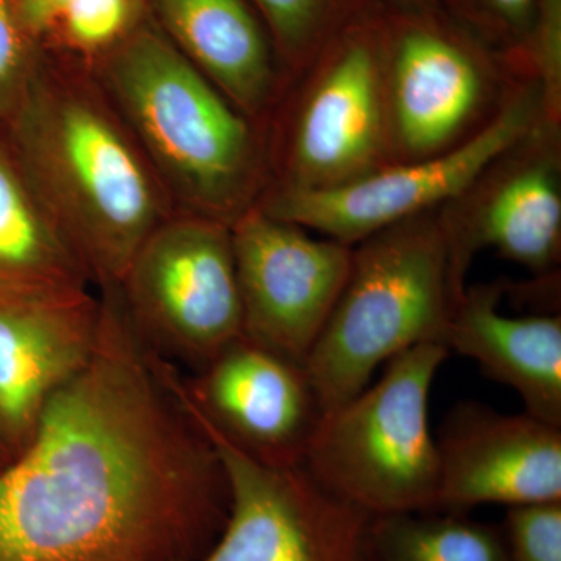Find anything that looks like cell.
Masks as SVG:
<instances>
[{
	"instance_id": "cell-1",
	"label": "cell",
	"mask_w": 561,
	"mask_h": 561,
	"mask_svg": "<svg viewBox=\"0 0 561 561\" xmlns=\"http://www.w3.org/2000/svg\"><path fill=\"white\" fill-rule=\"evenodd\" d=\"M228 513L224 465L171 367L102 289L91 360L0 470V561H197Z\"/></svg>"
},
{
	"instance_id": "cell-2",
	"label": "cell",
	"mask_w": 561,
	"mask_h": 561,
	"mask_svg": "<svg viewBox=\"0 0 561 561\" xmlns=\"http://www.w3.org/2000/svg\"><path fill=\"white\" fill-rule=\"evenodd\" d=\"M0 135L101 289L119 286L176 213L119 111L77 62L44 49Z\"/></svg>"
},
{
	"instance_id": "cell-3",
	"label": "cell",
	"mask_w": 561,
	"mask_h": 561,
	"mask_svg": "<svg viewBox=\"0 0 561 561\" xmlns=\"http://www.w3.org/2000/svg\"><path fill=\"white\" fill-rule=\"evenodd\" d=\"M176 213L234 224L268 186L265 131L147 18L90 69Z\"/></svg>"
},
{
	"instance_id": "cell-4",
	"label": "cell",
	"mask_w": 561,
	"mask_h": 561,
	"mask_svg": "<svg viewBox=\"0 0 561 561\" xmlns=\"http://www.w3.org/2000/svg\"><path fill=\"white\" fill-rule=\"evenodd\" d=\"M459 298L438 209L353 245L341 295L302 362L321 411L353 400L404 351L442 343Z\"/></svg>"
},
{
	"instance_id": "cell-5",
	"label": "cell",
	"mask_w": 561,
	"mask_h": 561,
	"mask_svg": "<svg viewBox=\"0 0 561 561\" xmlns=\"http://www.w3.org/2000/svg\"><path fill=\"white\" fill-rule=\"evenodd\" d=\"M265 142L267 190H334L390 164L379 0H360L290 81Z\"/></svg>"
},
{
	"instance_id": "cell-6",
	"label": "cell",
	"mask_w": 561,
	"mask_h": 561,
	"mask_svg": "<svg viewBox=\"0 0 561 561\" xmlns=\"http://www.w3.org/2000/svg\"><path fill=\"white\" fill-rule=\"evenodd\" d=\"M448 354L442 343L413 346L387 362L375 386L323 413L302 461L306 471L370 516L437 511L430 397Z\"/></svg>"
},
{
	"instance_id": "cell-7",
	"label": "cell",
	"mask_w": 561,
	"mask_h": 561,
	"mask_svg": "<svg viewBox=\"0 0 561 561\" xmlns=\"http://www.w3.org/2000/svg\"><path fill=\"white\" fill-rule=\"evenodd\" d=\"M382 57L390 164L463 146L526 81L445 9L382 3Z\"/></svg>"
},
{
	"instance_id": "cell-8",
	"label": "cell",
	"mask_w": 561,
	"mask_h": 561,
	"mask_svg": "<svg viewBox=\"0 0 561 561\" xmlns=\"http://www.w3.org/2000/svg\"><path fill=\"white\" fill-rule=\"evenodd\" d=\"M144 345L195 371L243 334L231 227L173 213L144 241L119 286Z\"/></svg>"
},
{
	"instance_id": "cell-9",
	"label": "cell",
	"mask_w": 561,
	"mask_h": 561,
	"mask_svg": "<svg viewBox=\"0 0 561 561\" xmlns=\"http://www.w3.org/2000/svg\"><path fill=\"white\" fill-rule=\"evenodd\" d=\"M541 121L548 119L540 87L522 81L489 127L457 149L390 164L334 190H267L256 206L353 247L391 225L456 201L494 158Z\"/></svg>"
},
{
	"instance_id": "cell-10",
	"label": "cell",
	"mask_w": 561,
	"mask_h": 561,
	"mask_svg": "<svg viewBox=\"0 0 561 561\" xmlns=\"http://www.w3.org/2000/svg\"><path fill=\"white\" fill-rule=\"evenodd\" d=\"M438 213L459 297L486 249L537 278L560 275L561 125L538 122Z\"/></svg>"
},
{
	"instance_id": "cell-11",
	"label": "cell",
	"mask_w": 561,
	"mask_h": 561,
	"mask_svg": "<svg viewBox=\"0 0 561 561\" xmlns=\"http://www.w3.org/2000/svg\"><path fill=\"white\" fill-rule=\"evenodd\" d=\"M201 430L224 465L230 513L197 561H365L368 513L323 489L302 465L268 467Z\"/></svg>"
},
{
	"instance_id": "cell-12",
	"label": "cell",
	"mask_w": 561,
	"mask_h": 561,
	"mask_svg": "<svg viewBox=\"0 0 561 561\" xmlns=\"http://www.w3.org/2000/svg\"><path fill=\"white\" fill-rule=\"evenodd\" d=\"M243 335L302 365L348 276L353 247L257 206L231 225Z\"/></svg>"
},
{
	"instance_id": "cell-13",
	"label": "cell",
	"mask_w": 561,
	"mask_h": 561,
	"mask_svg": "<svg viewBox=\"0 0 561 561\" xmlns=\"http://www.w3.org/2000/svg\"><path fill=\"white\" fill-rule=\"evenodd\" d=\"M169 365L173 386L203 430L268 467L302 465L323 416L302 365L243 334L192 378Z\"/></svg>"
},
{
	"instance_id": "cell-14",
	"label": "cell",
	"mask_w": 561,
	"mask_h": 561,
	"mask_svg": "<svg viewBox=\"0 0 561 561\" xmlns=\"http://www.w3.org/2000/svg\"><path fill=\"white\" fill-rule=\"evenodd\" d=\"M101 327L102 297L90 287L0 286V446L11 460L87 367Z\"/></svg>"
},
{
	"instance_id": "cell-15",
	"label": "cell",
	"mask_w": 561,
	"mask_h": 561,
	"mask_svg": "<svg viewBox=\"0 0 561 561\" xmlns=\"http://www.w3.org/2000/svg\"><path fill=\"white\" fill-rule=\"evenodd\" d=\"M438 512L561 501V427L481 402L454 405L437 438Z\"/></svg>"
},
{
	"instance_id": "cell-16",
	"label": "cell",
	"mask_w": 561,
	"mask_h": 561,
	"mask_svg": "<svg viewBox=\"0 0 561 561\" xmlns=\"http://www.w3.org/2000/svg\"><path fill=\"white\" fill-rule=\"evenodd\" d=\"M146 2L165 38L265 131L290 77L250 0Z\"/></svg>"
},
{
	"instance_id": "cell-17",
	"label": "cell",
	"mask_w": 561,
	"mask_h": 561,
	"mask_svg": "<svg viewBox=\"0 0 561 561\" xmlns=\"http://www.w3.org/2000/svg\"><path fill=\"white\" fill-rule=\"evenodd\" d=\"M504 294V283L467 286L442 343L515 390L526 413L561 427V316H505Z\"/></svg>"
},
{
	"instance_id": "cell-18",
	"label": "cell",
	"mask_w": 561,
	"mask_h": 561,
	"mask_svg": "<svg viewBox=\"0 0 561 561\" xmlns=\"http://www.w3.org/2000/svg\"><path fill=\"white\" fill-rule=\"evenodd\" d=\"M90 273L0 135V286L79 289Z\"/></svg>"
},
{
	"instance_id": "cell-19",
	"label": "cell",
	"mask_w": 561,
	"mask_h": 561,
	"mask_svg": "<svg viewBox=\"0 0 561 561\" xmlns=\"http://www.w3.org/2000/svg\"><path fill=\"white\" fill-rule=\"evenodd\" d=\"M365 561H512L501 526L467 513L371 516Z\"/></svg>"
},
{
	"instance_id": "cell-20",
	"label": "cell",
	"mask_w": 561,
	"mask_h": 561,
	"mask_svg": "<svg viewBox=\"0 0 561 561\" xmlns=\"http://www.w3.org/2000/svg\"><path fill=\"white\" fill-rule=\"evenodd\" d=\"M149 16L146 0H73L43 47L91 69Z\"/></svg>"
},
{
	"instance_id": "cell-21",
	"label": "cell",
	"mask_w": 561,
	"mask_h": 561,
	"mask_svg": "<svg viewBox=\"0 0 561 561\" xmlns=\"http://www.w3.org/2000/svg\"><path fill=\"white\" fill-rule=\"evenodd\" d=\"M360 0H250L290 81L308 68Z\"/></svg>"
},
{
	"instance_id": "cell-22",
	"label": "cell",
	"mask_w": 561,
	"mask_h": 561,
	"mask_svg": "<svg viewBox=\"0 0 561 561\" xmlns=\"http://www.w3.org/2000/svg\"><path fill=\"white\" fill-rule=\"evenodd\" d=\"M519 80L540 87L546 119L561 125V0H537L519 49L504 58Z\"/></svg>"
},
{
	"instance_id": "cell-23",
	"label": "cell",
	"mask_w": 561,
	"mask_h": 561,
	"mask_svg": "<svg viewBox=\"0 0 561 561\" xmlns=\"http://www.w3.org/2000/svg\"><path fill=\"white\" fill-rule=\"evenodd\" d=\"M537 0H442L443 9L502 60L519 49Z\"/></svg>"
},
{
	"instance_id": "cell-24",
	"label": "cell",
	"mask_w": 561,
	"mask_h": 561,
	"mask_svg": "<svg viewBox=\"0 0 561 561\" xmlns=\"http://www.w3.org/2000/svg\"><path fill=\"white\" fill-rule=\"evenodd\" d=\"M44 55L25 27L18 0H0V131L13 116Z\"/></svg>"
},
{
	"instance_id": "cell-25",
	"label": "cell",
	"mask_w": 561,
	"mask_h": 561,
	"mask_svg": "<svg viewBox=\"0 0 561 561\" xmlns=\"http://www.w3.org/2000/svg\"><path fill=\"white\" fill-rule=\"evenodd\" d=\"M501 527L512 561H561V501L508 507Z\"/></svg>"
},
{
	"instance_id": "cell-26",
	"label": "cell",
	"mask_w": 561,
	"mask_h": 561,
	"mask_svg": "<svg viewBox=\"0 0 561 561\" xmlns=\"http://www.w3.org/2000/svg\"><path fill=\"white\" fill-rule=\"evenodd\" d=\"M73 0H18L22 21L28 32L44 44L61 14Z\"/></svg>"
},
{
	"instance_id": "cell-27",
	"label": "cell",
	"mask_w": 561,
	"mask_h": 561,
	"mask_svg": "<svg viewBox=\"0 0 561 561\" xmlns=\"http://www.w3.org/2000/svg\"><path fill=\"white\" fill-rule=\"evenodd\" d=\"M383 5L401 10H437L443 9L442 0H379Z\"/></svg>"
},
{
	"instance_id": "cell-28",
	"label": "cell",
	"mask_w": 561,
	"mask_h": 561,
	"mask_svg": "<svg viewBox=\"0 0 561 561\" xmlns=\"http://www.w3.org/2000/svg\"><path fill=\"white\" fill-rule=\"evenodd\" d=\"M11 461L9 454L3 451L2 446H0V470H3V468L7 467Z\"/></svg>"
}]
</instances>
